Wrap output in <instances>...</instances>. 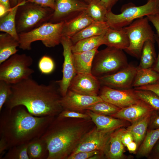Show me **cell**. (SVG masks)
Returning <instances> with one entry per match:
<instances>
[{
  "instance_id": "1",
  "label": "cell",
  "mask_w": 159,
  "mask_h": 159,
  "mask_svg": "<svg viewBox=\"0 0 159 159\" xmlns=\"http://www.w3.org/2000/svg\"><path fill=\"white\" fill-rule=\"evenodd\" d=\"M11 90V95L4 105L6 109L21 105L34 116L54 117L63 110L57 81L47 85L39 84L30 77L12 84Z\"/></svg>"
},
{
  "instance_id": "2",
  "label": "cell",
  "mask_w": 159,
  "mask_h": 159,
  "mask_svg": "<svg viewBox=\"0 0 159 159\" xmlns=\"http://www.w3.org/2000/svg\"><path fill=\"white\" fill-rule=\"evenodd\" d=\"M0 112V137L9 148L40 138L55 117L34 116L21 105L11 109L5 108Z\"/></svg>"
},
{
  "instance_id": "3",
  "label": "cell",
  "mask_w": 159,
  "mask_h": 159,
  "mask_svg": "<svg viewBox=\"0 0 159 159\" xmlns=\"http://www.w3.org/2000/svg\"><path fill=\"white\" fill-rule=\"evenodd\" d=\"M94 125L91 119L55 117L41 137L47 144V159H67Z\"/></svg>"
},
{
  "instance_id": "4",
  "label": "cell",
  "mask_w": 159,
  "mask_h": 159,
  "mask_svg": "<svg viewBox=\"0 0 159 159\" xmlns=\"http://www.w3.org/2000/svg\"><path fill=\"white\" fill-rule=\"evenodd\" d=\"M54 11L50 8L30 2L20 5L15 17L18 34L29 32L48 22Z\"/></svg>"
},
{
  "instance_id": "5",
  "label": "cell",
  "mask_w": 159,
  "mask_h": 159,
  "mask_svg": "<svg viewBox=\"0 0 159 159\" xmlns=\"http://www.w3.org/2000/svg\"><path fill=\"white\" fill-rule=\"evenodd\" d=\"M121 13L115 14L111 10L107 11L106 21L111 28L119 29L127 26L135 20L159 13L157 0H148L145 4L136 6L132 3L124 5Z\"/></svg>"
},
{
  "instance_id": "6",
  "label": "cell",
  "mask_w": 159,
  "mask_h": 159,
  "mask_svg": "<svg viewBox=\"0 0 159 159\" xmlns=\"http://www.w3.org/2000/svg\"><path fill=\"white\" fill-rule=\"evenodd\" d=\"M129 64L123 50L107 47L98 51L95 55L91 73L98 78L117 72L126 67Z\"/></svg>"
},
{
  "instance_id": "7",
  "label": "cell",
  "mask_w": 159,
  "mask_h": 159,
  "mask_svg": "<svg viewBox=\"0 0 159 159\" xmlns=\"http://www.w3.org/2000/svg\"><path fill=\"white\" fill-rule=\"evenodd\" d=\"M64 22L57 23L47 22L29 32L19 34V47L24 50L31 49L33 42L40 41L47 47L61 43Z\"/></svg>"
},
{
  "instance_id": "8",
  "label": "cell",
  "mask_w": 159,
  "mask_h": 159,
  "mask_svg": "<svg viewBox=\"0 0 159 159\" xmlns=\"http://www.w3.org/2000/svg\"><path fill=\"white\" fill-rule=\"evenodd\" d=\"M32 58L25 54L16 53L0 64V80L11 84L30 77L34 71L30 68Z\"/></svg>"
},
{
  "instance_id": "9",
  "label": "cell",
  "mask_w": 159,
  "mask_h": 159,
  "mask_svg": "<svg viewBox=\"0 0 159 159\" xmlns=\"http://www.w3.org/2000/svg\"><path fill=\"white\" fill-rule=\"evenodd\" d=\"M149 21L146 16L144 17L123 28L129 41V46L125 51L137 58H140L143 47L146 41L155 42V34Z\"/></svg>"
},
{
  "instance_id": "10",
  "label": "cell",
  "mask_w": 159,
  "mask_h": 159,
  "mask_svg": "<svg viewBox=\"0 0 159 159\" xmlns=\"http://www.w3.org/2000/svg\"><path fill=\"white\" fill-rule=\"evenodd\" d=\"M61 44L63 48V55L64 57L62 77L61 80L57 81L59 85L60 92L62 97L66 95L70 83L76 73L74 63L72 49L73 44L70 38L62 36L61 39Z\"/></svg>"
},
{
  "instance_id": "11",
  "label": "cell",
  "mask_w": 159,
  "mask_h": 159,
  "mask_svg": "<svg viewBox=\"0 0 159 159\" xmlns=\"http://www.w3.org/2000/svg\"><path fill=\"white\" fill-rule=\"evenodd\" d=\"M88 5L79 0H56L55 9L49 22L57 23L68 21L85 10Z\"/></svg>"
},
{
  "instance_id": "12",
  "label": "cell",
  "mask_w": 159,
  "mask_h": 159,
  "mask_svg": "<svg viewBox=\"0 0 159 159\" xmlns=\"http://www.w3.org/2000/svg\"><path fill=\"white\" fill-rule=\"evenodd\" d=\"M98 96L105 102L121 108L126 107L139 102L134 89L120 90L101 86Z\"/></svg>"
},
{
  "instance_id": "13",
  "label": "cell",
  "mask_w": 159,
  "mask_h": 159,
  "mask_svg": "<svg viewBox=\"0 0 159 159\" xmlns=\"http://www.w3.org/2000/svg\"><path fill=\"white\" fill-rule=\"evenodd\" d=\"M113 132L100 130L94 126L84 136L71 155L84 151L99 150L103 152Z\"/></svg>"
},
{
  "instance_id": "14",
  "label": "cell",
  "mask_w": 159,
  "mask_h": 159,
  "mask_svg": "<svg viewBox=\"0 0 159 159\" xmlns=\"http://www.w3.org/2000/svg\"><path fill=\"white\" fill-rule=\"evenodd\" d=\"M137 67L129 65L122 69L112 74L98 78L101 86L118 89L132 88Z\"/></svg>"
},
{
  "instance_id": "15",
  "label": "cell",
  "mask_w": 159,
  "mask_h": 159,
  "mask_svg": "<svg viewBox=\"0 0 159 159\" xmlns=\"http://www.w3.org/2000/svg\"><path fill=\"white\" fill-rule=\"evenodd\" d=\"M101 87L98 78L92 73L76 74L72 79L68 90L82 95H98Z\"/></svg>"
},
{
  "instance_id": "16",
  "label": "cell",
  "mask_w": 159,
  "mask_h": 159,
  "mask_svg": "<svg viewBox=\"0 0 159 159\" xmlns=\"http://www.w3.org/2000/svg\"><path fill=\"white\" fill-rule=\"evenodd\" d=\"M103 101L98 95H85L68 90L66 95L62 97L60 102L63 109L82 112L90 105Z\"/></svg>"
},
{
  "instance_id": "17",
  "label": "cell",
  "mask_w": 159,
  "mask_h": 159,
  "mask_svg": "<svg viewBox=\"0 0 159 159\" xmlns=\"http://www.w3.org/2000/svg\"><path fill=\"white\" fill-rule=\"evenodd\" d=\"M154 110L150 105L140 100L135 104L121 108L111 116L127 121L131 124L152 112Z\"/></svg>"
},
{
  "instance_id": "18",
  "label": "cell",
  "mask_w": 159,
  "mask_h": 159,
  "mask_svg": "<svg viewBox=\"0 0 159 159\" xmlns=\"http://www.w3.org/2000/svg\"><path fill=\"white\" fill-rule=\"evenodd\" d=\"M86 112L89 115L91 119L98 129L109 132L130 125L128 121L116 118L111 116L100 115L89 110Z\"/></svg>"
},
{
  "instance_id": "19",
  "label": "cell",
  "mask_w": 159,
  "mask_h": 159,
  "mask_svg": "<svg viewBox=\"0 0 159 159\" xmlns=\"http://www.w3.org/2000/svg\"><path fill=\"white\" fill-rule=\"evenodd\" d=\"M126 128L117 129L111 134L104 150L105 157L108 159H123L126 158L124 154V145L121 138Z\"/></svg>"
},
{
  "instance_id": "20",
  "label": "cell",
  "mask_w": 159,
  "mask_h": 159,
  "mask_svg": "<svg viewBox=\"0 0 159 159\" xmlns=\"http://www.w3.org/2000/svg\"><path fill=\"white\" fill-rule=\"evenodd\" d=\"M103 41V44L107 47L124 50L129 45L128 37L123 28L115 29L109 27L104 34Z\"/></svg>"
},
{
  "instance_id": "21",
  "label": "cell",
  "mask_w": 159,
  "mask_h": 159,
  "mask_svg": "<svg viewBox=\"0 0 159 159\" xmlns=\"http://www.w3.org/2000/svg\"><path fill=\"white\" fill-rule=\"evenodd\" d=\"M94 22L87 14L86 10L73 18L64 22L62 36L70 38Z\"/></svg>"
},
{
  "instance_id": "22",
  "label": "cell",
  "mask_w": 159,
  "mask_h": 159,
  "mask_svg": "<svg viewBox=\"0 0 159 159\" xmlns=\"http://www.w3.org/2000/svg\"><path fill=\"white\" fill-rule=\"evenodd\" d=\"M98 48L92 50L73 53L74 65L76 74L92 73L91 69L94 57Z\"/></svg>"
},
{
  "instance_id": "23",
  "label": "cell",
  "mask_w": 159,
  "mask_h": 159,
  "mask_svg": "<svg viewBox=\"0 0 159 159\" xmlns=\"http://www.w3.org/2000/svg\"><path fill=\"white\" fill-rule=\"evenodd\" d=\"M26 2L22 1L18 2L6 14L0 17V31L8 33L19 41V34L16 28L15 17L17 9L20 5Z\"/></svg>"
},
{
  "instance_id": "24",
  "label": "cell",
  "mask_w": 159,
  "mask_h": 159,
  "mask_svg": "<svg viewBox=\"0 0 159 159\" xmlns=\"http://www.w3.org/2000/svg\"><path fill=\"white\" fill-rule=\"evenodd\" d=\"M19 41L9 34H0V64L12 55L16 53L19 47Z\"/></svg>"
},
{
  "instance_id": "25",
  "label": "cell",
  "mask_w": 159,
  "mask_h": 159,
  "mask_svg": "<svg viewBox=\"0 0 159 159\" xmlns=\"http://www.w3.org/2000/svg\"><path fill=\"white\" fill-rule=\"evenodd\" d=\"M109 27L106 21H94L70 39L74 44L82 39L100 35L105 33Z\"/></svg>"
},
{
  "instance_id": "26",
  "label": "cell",
  "mask_w": 159,
  "mask_h": 159,
  "mask_svg": "<svg viewBox=\"0 0 159 159\" xmlns=\"http://www.w3.org/2000/svg\"><path fill=\"white\" fill-rule=\"evenodd\" d=\"M152 112L131 124L126 128L127 131L132 134L133 141L137 143L138 148L146 134Z\"/></svg>"
},
{
  "instance_id": "27",
  "label": "cell",
  "mask_w": 159,
  "mask_h": 159,
  "mask_svg": "<svg viewBox=\"0 0 159 159\" xmlns=\"http://www.w3.org/2000/svg\"><path fill=\"white\" fill-rule=\"evenodd\" d=\"M159 139V128L148 129L143 140L138 148L137 158L148 157Z\"/></svg>"
},
{
  "instance_id": "28",
  "label": "cell",
  "mask_w": 159,
  "mask_h": 159,
  "mask_svg": "<svg viewBox=\"0 0 159 159\" xmlns=\"http://www.w3.org/2000/svg\"><path fill=\"white\" fill-rule=\"evenodd\" d=\"M150 40L146 41L142 48L140 57V62L138 67L141 69L152 68L157 57L154 43Z\"/></svg>"
},
{
  "instance_id": "29",
  "label": "cell",
  "mask_w": 159,
  "mask_h": 159,
  "mask_svg": "<svg viewBox=\"0 0 159 159\" xmlns=\"http://www.w3.org/2000/svg\"><path fill=\"white\" fill-rule=\"evenodd\" d=\"M159 79V74L152 68L141 69L137 67L136 74L132 84L134 88L148 85Z\"/></svg>"
},
{
  "instance_id": "30",
  "label": "cell",
  "mask_w": 159,
  "mask_h": 159,
  "mask_svg": "<svg viewBox=\"0 0 159 159\" xmlns=\"http://www.w3.org/2000/svg\"><path fill=\"white\" fill-rule=\"evenodd\" d=\"M27 153L30 159H47L49 155L47 144L41 137L28 143Z\"/></svg>"
},
{
  "instance_id": "31",
  "label": "cell",
  "mask_w": 159,
  "mask_h": 159,
  "mask_svg": "<svg viewBox=\"0 0 159 159\" xmlns=\"http://www.w3.org/2000/svg\"><path fill=\"white\" fill-rule=\"evenodd\" d=\"M105 33L100 35L84 39L79 41L72 45V52L73 53L82 52L98 48L100 45L103 44V38Z\"/></svg>"
},
{
  "instance_id": "32",
  "label": "cell",
  "mask_w": 159,
  "mask_h": 159,
  "mask_svg": "<svg viewBox=\"0 0 159 159\" xmlns=\"http://www.w3.org/2000/svg\"><path fill=\"white\" fill-rule=\"evenodd\" d=\"M108 10L100 0H92L89 4L86 11L95 22L106 21Z\"/></svg>"
},
{
  "instance_id": "33",
  "label": "cell",
  "mask_w": 159,
  "mask_h": 159,
  "mask_svg": "<svg viewBox=\"0 0 159 159\" xmlns=\"http://www.w3.org/2000/svg\"><path fill=\"white\" fill-rule=\"evenodd\" d=\"M121 109L112 104L103 101L90 105L86 110H89L100 115L111 116L117 112Z\"/></svg>"
},
{
  "instance_id": "34",
  "label": "cell",
  "mask_w": 159,
  "mask_h": 159,
  "mask_svg": "<svg viewBox=\"0 0 159 159\" xmlns=\"http://www.w3.org/2000/svg\"><path fill=\"white\" fill-rule=\"evenodd\" d=\"M134 90L139 99L146 102L155 110H159V96L158 95L149 90Z\"/></svg>"
},
{
  "instance_id": "35",
  "label": "cell",
  "mask_w": 159,
  "mask_h": 159,
  "mask_svg": "<svg viewBox=\"0 0 159 159\" xmlns=\"http://www.w3.org/2000/svg\"><path fill=\"white\" fill-rule=\"evenodd\" d=\"M28 143L16 145L10 148L3 159H30L27 153Z\"/></svg>"
},
{
  "instance_id": "36",
  "label": "cell",
  "mask_w": 159,
  "mask_h": 159,
  "mask_svg": "<svg viewBox=\"0 0 159 159\" xmlns=\"http://www.w3.org/2000/svg\"><path fill=\"white\" fill-rule=\"evenodd\" d=\"M38 67L39 70L42 74H48L54 71L55 64L51 57L47 55H44L39 60Z\"/></svg>"
},
{
  "instance_id": "37",
  "label": "cell",
  "mask_w": 159,
  "mask_h": 159,
  "mask_svg": "<svg viewBox=\"0 0 159 159\" xmlns=\"http://www.w3.org/2000/svg\"><path fill=\"white\" fill-rule=\"evenodd\" d=\"M11 85L6 82L0 80V112L11 95Z\"/></svg>"
},
{
  "instance_id": "38",
  "label": "cell",
  "mask_w": 159,
  "mask_h": 159,
  "mask_svg": "<svg viewBox=\"0 0 159 159\" xmlns=\"http://www.w3.org/2000/svg\"><path fill=\"white\" fill-rule=\"evenodd\" d=\"M57 117L58 118H72L86 119H91L89 115L86 112H79L68 110L63 109Z\"/></svg>"
},
{
  "instance_id": "39",
  "label": "cell",
  "mask_w": 159,
  "mask_h": 159,
  "mask_svg": "<svg viewBox=\"0 0 159 159\" xmlns=\"http://www.w3.org/2000/svg\"><path fill=\"white\" fill-rule=\"evenodd\" d=\"M102 152H103L99 150H94L79 152L70 155L67 159H90L93 155Z\"/></svg>"
},
{
  "instance_id": "40",
  "label": "cell",
  "mask_w": 159,
  "mask_h": 159,
  "mask_svg": "<svg viewBox=\"0 0 159 159\" xmlns=\"http://www.w3.org/2000/svg\"><path fill=\"white\" fill-rule=\"evenodd\" d=\"M159 128V110H154L151 113L148 129Z\"/></svg>"
},
{
  "instance_id": "41",
  "label": "cell",
  "mask_w": 159,
  "mask_h": 159,
  "mask_svg": "<svg viewBox=\"0 0 159 159\" xmlns=\"http://www.w3.org/2000/svg\"><path fill=\"white\" fill-rule=\"evenodd\" d=\"M26 2H30L45 7L55 9L56 0H23Z\"/></svg>"
},
{
  "instance_id": "42",
  "label": "cell",
  "mask_w": 159,
  "mask_h": 159,
  "mask_svg": "<svg viewBox=\"0 0 159 159\" xmlns=\"http://www.w3.org/2000/svg\"><path fill=\"white\" fill-rule=\"evenodd\" d=\"M134 89L151 91L159 96V79L155 82L146 85L135 87Z\"/></svg>"
},
{
  "instance_id": "43",
  "label": "cell",
  "mask_w": 159,
  "mask_h": 159,
  "mask_svg": "<svg viewBox=\"0 0 159 159\" xmlns=\"http://www.w3.org/2000/svg\"><path fill=\"white\" fill-rule=\"evenodd\" d=\"M149 21L153 24L156 31L157 35L159 38V13L146 16Z\"/></svg>"
},
{
  "instance_id": "44",
  "label": "cell",
  "mask_w": 159,
  "mask_h": 159,
  "mask_svg": "<svg viewBox=\"0 0 159 159\" xmlns=\"http://www.w3.org/2000/svg\"><path fill=\"white\" fill-rule=\"evenodd\" d=\"M121 140L125 146H126V145L130 142L133 141L132 134L130 132L127 131L126 128L125 132L122 135Z\"/></svg>"
},
{
  "instance_id": "45",
  "label": "cell",
  "mask_w": 159,
  "mask_h": 159,
  "mask_svg": "<svg viewBox=\"0 0 159 159\" xmlns=\"http://www.w3.org/2000/svg\"><path fill=\"white\" fill-rule=\"evenodd\" d=\"M148 156L150 159H159V139Z\"/></svg>"
},
{
  "instance_id": "46",
  "label": "cell",
  "mask_w": 159,
  "mask_h": 159,
  "mask_svg": "<svg viewBox=\"0 0 159 159\" xmlns=\"http://www.w3.org/2000/svg\"><path fill=\"white\" fill-rule=\"evenodd\" d=\"M9 147L6 140L3 138L0 137V159H2L5 151L9 150Z\"/></svg>"
},
{
  "instance_id": "47",
  "label": "cell",
  "mask_w": 159,
  "mask_h": 159,
  "mask_svg": "<svg viewBox=\"0 0 159 159\" xmlns=\"http://www.w3.org/2000/svg\"><path fill=\"white\" fill-rule=\"evenodd\" d=\"M155 40L158 44V52L155 62L152 68L153 70L159 74V38L157 34L155 35Z\"/></svg>"
},
{
  "instance_id": "48",
  "label": "cell",
  "mask_w": 159,
  "mask_h": 159,
  "mask_svg": "<svg viewBox=\"0 0 159 159\" xmlns=\"http://www.w3.org/2000/svg\"><path fill=\"white\" fill-rule=\"evenodd\" d=\"M105 5L107 10H111L112 8L119 0H100Z\"/></svg>"
},
{
  "instance_id": "49",
  "label": "cell",
  "mask_w": 159,
  "mask_h": 159,
  "mask_svg": "<svg viewBox=\"0 0 159 159\" xmlns=\"http://www.w3.org/2000/svg\"><path fill=\"white\" fill-rule=\"evenodd\" d=\"M128 151L130 153H134L136 151L138 147L137 143L134 141H132L126 146Z\"/></svg>"
},
{
  "instance_id": "50",
  "label": "cell",
  "mask_w": 159,
  "mask_h": 159,
  "mask_svg": "<svg viewBox=\"0 0 159 159\" xmlns=\"http://www.w3.org/2000/svg\"><path fill=\"white\" fill-rule=\"evenodd\" d=\"M0 4L3 5L9 11L11 8L10 0H0Z\"/></svg>"
},
{
  "instance_id": "51",
  "label": "cell",
  "mask_w": 159,
  "mask_h": 159,
  "mask_svg": "<svg viewBox=\"0 0 159 159\" xmlns=\"http://www.w3.org/2000/svg\"><path fill=\"white\" fill-rule=\"evenodd\" d=\"M9 11L3 5L0 4V17L6 14Z\"/></svg>"
},
{
  "instance_id": "52",
  "label": "cell",
  "mask_w": 159,
  "mask_h": 159,
  "mask_svg": "<svg viewBox=\"0 0 159 159\" xmlns=\"http://www.w3.org/2000/svg\"><path fill=\"white\" fill-rule=\"evenodd\" d=\"M19 0H10V4L11 8L16 6L18 3Z\"/></svg>"
},
{
  "instance_id": "53",
  "label": "cell",
  "mask_w": 159,
  "mask_h": 159,
  "mask_svg": "<svg viewBox=\"0 0 159 159\" xmlns=\"http://www.w3.org/2000/svg\"><path fill=\"white\" fill-rule=\"evenodd\" d=\"M87 4H89L92 0H83Z\"/></svg>"
},
{
  "instance_id": "54",
  "label": "cell",
  "mask_w": 159,
  "mask_h": 159,
  "mask_svg": "<svg viewBox=\"0 0 159 159\" xmlns=\"http://www.w3.org/2000/svg\"><path fill=\"white\" fill-rule=\"evenodd\" d=\"M157 1H158V8H159V0H157Z\"/></svg>"
}]
</instances>
